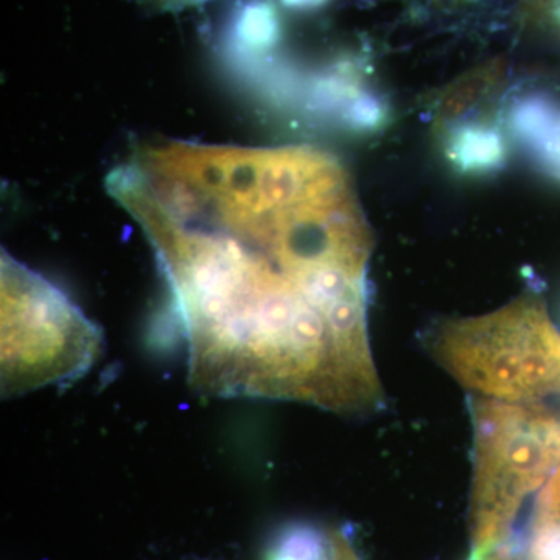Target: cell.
I'll list each match as a JSON object with an SVG mask.
<instances>
[{
  "instance_id": "cell-3",
  "label": "cell",
  "mask_w": 560,
  "mask_h": 560,
  "mask_svg": "<svg viewBox=\"0 0 560 560\" xmlns=\"http://www.w3.org/2000/svg\"><path fill=\"white\" fill-rule=\"evenodd\" d=\"M431 349L471 396L511 404L560 396V334L537 298L451 320L436 331Z\"/></svg>"
},
{
  "instance_id": "cell-5",
  "label": "cell",
  "mask_w": 560,
  "mask_h": 560,
  "mask_svg": "<svg viewBox=\"0 0 560 560\" xmlns=\"http://www.w3.org/2000/svg\"><path fill=\"white\" fill-rule=\"evenodd\" d=\"M511 125L518 136L552 171L560 173V108L541 97H526L511 110Z\"/></svg>"
},
{
  "instance_id": "cell-7",
  "label": "cell",
  "mask_w": 560,
  "mask_h": 560,
  "mask_svg": "<svg viewBox=\"0 0 560 560\" xmlns=\"http://www.w3.org/2000/svg\"><path fill=\"white\" fill-rule=\"evenodd\" d=\"M521 552L526 560H560V466L540 492Z\"/></svg>"
},
{
  "instance_id": "cell-1",
  "label": "cell",
  "mask_w": 560,
  "mask_h": 560,
  "mask_svg": "<svg viewBox=\"0 0 560 560\" xmlns=\"http://www.w3.org/2000/svg\"><path fill=\"white\" fill-rule=\"evenodd\" d=\"M106 190L154 250L198 393L341 415L382 407L368 326L372 235L334 154L143 143Z\"/></svg>"
},
{
  "instance_id": "cell-13",
  "label": "cell",
  "mask_w": 560,
  "mask_h": 560,
  "mask_svg": "<svg viewBox=\"0 0 560 560\" xmlns=\"http://www.w3.org/2000/svg\"><path fill=\"white\" fill-rule=\"evenodd\" d=\"M559 16H560V11H559Z\"/></svg>"
},
{
  "instance_id": "cell-2",
  "label": "cell",
  "mask_w": 560,
  "mask_h": 560,
  "mask_svg": "<svg viewBox=\"0 0 560 560\" xmlns=\"http://www.w3.org/2000/svg\"><path fill=\"white\" fill-rule=\"evenodd\" d=\"M474 478L470 556L486 560L510 544L525 501L560 466V416L537 404L471 396Z\"/></svg>"
},
{
  "instance_id": "cell-8",
  "label": "cell",
  "mask_w": 560,
  "mask_h": 560,
  "mask_svg": "<svg viewBox=\"0 0 560 560\" xmlns=\"http://www.w3.org/2000/svg\"><path fill=\"white\" fill-rule=\"evenodd\" d=\"M447 156L459 171L490 172L504 160L503 140L489 128L463 127L448 139Z\"/></svg>"
},
{
  "instance_id": "cell-10",
  "label": "cell",
  "mask_w": 560,
  "mask_h": 560,
  "mask_svg": "<svg viewBox=\"0 0 560 560\" xmlns=\"http://www.w3.org/2000/svg\"><path fill=\"white\" fill-rule=\"evenodd\" d=\"M486 560H526L523 558L522 552L514 550V548L506 545V547L501 548V550L493 552L490 558Z\"/></svg>"
},
{
  "instance_id": "cell-9",
  "label": "cell",
  "mask_w": 560,
  "mask_h": 560,
  "mask_svg": "<svg viewBox=\"0 0 560 560\" xmlns=\"http://www.w3.org/2000/svg\"><path fill=\"white\" fill-rule=\"evenodd\" d=\"M242 28L246 39L253 40V43L268 44L278 35V18L271 7H250L246 10Z\"/></svg>"
},
{
  "instance_id": "cell-11",
  "label": "cell",
  "mask_w": 560,
  "mask_h": 560,
  "mask_svg": "<svg viewBox=\"0 0 560 560\" xmlns=\"http://www.w3.org/2000/svg\"><path fill=\"white\" fill-rule=\"evenodd\" d=\"M285 5L294 7V9H311V7H318L326 0H282Z\"/></svg>"
},
{
  "instance_id": "cell-4",
  "label": "cell",
  "mask_w": 560,
  "mask_h": 560,
  "mask_svg": "<svg viewBox=\"0 0 560 560\" xmlns=\"http://www.w3.org/2000/svg\"><path fill=\"white\" fill-rule=\"evenodd\" d=\"M2 396L83 377L103 352L102 330L43 276L2 250Z\"/></svg>"
},
{
  "instance_id": "cell-6",
  "label": "cell",
  "mask_w": 560,
  "mask_h": 560,
  "mask_svg": "<svg viewBox=\"0 0 560 560\" xmlns=\"http://www.w3.org/2000/svg\"><path fill=\"white\" fill-rule=\"evenodd\" d=\"M270 560H363L348 534L337 529L296 528L276 545Z\"/></svg>"
},
{
  "instance_id": "cell-12",
  "label": "cell",
  "mask_w": 560,
  "mask_h": 560,
  "mask_svg": "<svg viewBox=\"0 0 560 560\" xmlns=\"http://www.w3.org/2000/svg\"><path fill=\"white\" fill-rule=\"evenodd\" d=\"M150 2L160 3L162 7H171V9H175V7L190 5V3L198 2V0H150Z\"/></svg>"
}]
</instances>
